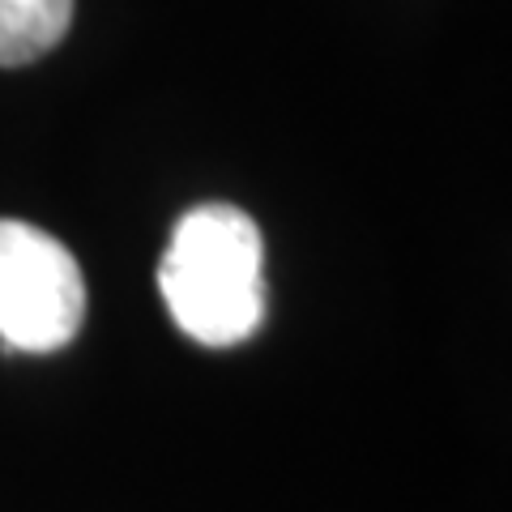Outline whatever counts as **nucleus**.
<instances>
[{
	"instance_id": "1",
	"label": "nucleus",
	"mask_w": 512,
	"mask_h": 512,
	"mask_svg": "<svg viewBox=\"0 0 512 512\" xmlns=\"http://www.w3.org/2000/svg\"><path fill=\"white\" fill-rule=\"evenodd\" d=\"M171 320L201 346H239L265 325V239L227 201L188 210L158 261Z\"/></svg>"
},
{
	"instance_id": "3",
	"label": "nucleus",
	"mask_w": 512,
	"mask_h": 512,
	"mask_svg": "<svg viewBox=\"0 0 512 512\" xmlns=\"http://www.w3.org/2000/svg\"><path fill=\"white\" fill-rule=\"evenodd\" d=\"M73 0H0V69L35 64L64 39Z\"/></svg>"
},
{
	"instance_id": "2",
	"label": "nucleus",
	"mask_w": 512,
	"mask_h": 512,
	"mask_svg": "<svg viewBox=\"0 0 512 512\" xmlns=\"http://www.w3.org/2000/svg\"><path fill=\"white\" fill-rule=\"evenodd\" d=\"M86 320L77 256L30 222L0 218V346L5 355H52Z\"/></svg>"
}]
</instances>
